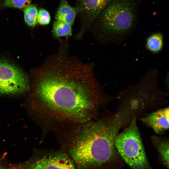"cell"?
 <instances>
[{
  "label": "cell",
  "mask_w": 169,
  "mask_h": 169,
  "mask_svg": "<svg viewBox=\"0 0 169 169\" xmlns=\"http://www.w3.org/2000/svg\"><path fill=\"white\" fill-rule=\"evenodd\" d=\"M152 141L156 148L164 164L169 166V140L157 136H151Z\"/></svg>",
  "instance_id": "30bf717a"
},
{
  "label": "cell",
  "mask_w": 169,
  "mask_h": 169,
  "mask_svg": "<svg viewBox=\"0 0 169 169\" xmlns=\"http://www.w3.org/2000/svg\"><path fill=\"white\" fill-rule=\"evenodd\" d=\"M163 46V36L160 32L154 33L146 39V49L151 53H156L160 51Z\"/></svg>",
  "instance_id": "8fae6325"
},
{
  "label": "cell",
  "mask_w": 169,
  "mask_h": 169,
  "mask_svg": "<svg viewBox=\"0 0 169 169\" xmlns=\"http://www.w3.org/2000/svg\"><path fill=\"white\" fill-rule=\"evenodd\" d=\"M32 0H0V9L8 8L21 9L30 5Z\"/></svg>",
  "instance_id": "5bb4252c"
},
{
  "label": "cell",
  "mask_w": 169,
  "mask_h": 169,
  "mask_svg": "<svg viewBox=\"0 0 169 169\" xmlns=\"http://www.w3.org/2000/svg\"><path fill=\"white\" fill-rule=\"evenodd\" d=\"M51 20L49 13L46 9L41 8L38 11L37 22L40 25H46L49 24Z\"/></svg>",
  "instance_id": "9a60e30c"
},
{
  "label": "cell",
  "mask_w": 169,
  "mask_h": 169,
  "mask_svg": "<svg viewBox=\"0 0 169 169\" xmlns=\"http://www.w3.org/2000/svg\"><path fill=\"white\" fill-rule=\"evenodd\" d=\"M52 33L56 38L70 36L72 34L71 25L64 22L55 20L53 25Z\"/></svg>",
  "instance_id": "7c38bea8"
},
{
  "label": "cell",
  "mask_w": 169,
  "mask_h": 169,
  "mask_svg": "<svg viewBox=\"0 0 169 169\" xmlns=\"http://www.w3.org/2000/svg\"><path fill=\"white\" fill-rule=\"evenodd\" d=\"M0 169H4V168L2 167H0Z\"/></svg>",
  "instance_id": "2e32d148"
},
{
  "label": "cell",
  "mask_w": 169,
  "mask_h": 169,
  "mask_svg": "<svg viewBox=\"0 0 169 169\" xmlns=\"http://www.w3.org/2000/svg\"><path fill=\"white\" fill-rule=\"evenodd\" d=\"M140 120L144 124L152 128L156 133H164L169 128V107L149 113L141 117Z\"/></svg>",
  "instance_id": "ba28073f"
},
{
  "label": "cell",
  "mask_w": 169,
  "mask_h": 169,
  "mask_svg": "<svg viewBox=\"0 0 169 169\" xmlns=\"http://www.w3.org/2000/svg\"><path fill=\"white\" fill-rule=\"evenodd\" d=\"M112 0H75V7L77 10L80 25L77 38H80L91 29L98 15Z\"/></svg>",
  "instance_id": "8992f818"
},
{
  "label": "cell",
  "mask_w": 169,
  "mask_h": 169,
  "mask_svg": "<svg viewBox=\"0 0 169 169\" xmlns=\"http://www.w3.org/2000/svg\"><path fill=\"white\" fill-rule=\"evenodd\" d=\"M89 122L84 124L70 139V154L76 163L83 167L106 164L115 155L116 126L104 117Z\"/></svg>",
  "instance_id": "7a4b0ae2"
},
{
  "label": "cell",
  "mask_w": 169,
  "mask_h": 169,
  "mask_svg": "<svg viewBox=\"0 0 169 169\" xmlns=\"http://www.w3.org/2000/svg\"><path fill=\"white\" fill-rule=\"evenodd\" d=\"M143 0H112L99 14L91 28L100 40L119 44L134 31Z\"/></svg>",
  "instance_id": "3957f363"
},
{
  "label": "cell",
  "mask_w": 169,
  "mask_h": 169,
  "mask_svg": "<svg viewBox=\"0 0 169 169\" xmlns=\"http://www.w3.org/2000/svg\"><path fill=\"white\" fill-rule=\"evenodd\" d=\"M29 79L18 66L0 57V96H19L30 91Z\"/></svg>",
  "instance_id": "5b68a950"
},
{
  "label": "cell",
  "mask_w": 169,
  "mask_h": 169,
  "mask_svg": "<svg viewBox=\"0 0 169 169\" xmlns=\"http://www.w3.org/2000/svg\"><path fill=\"white\" fill-rule=\"evenodd\" d=\"M136 117L115 137L114 146L123 159L132 169H148L149 165Z\"/></svg>",
  "instance_id": "277c9868"
},
{
  "label": "cell",
  "mask_w": 169,
  "mask_h": 169,
  "mask_svg": "<svg viewBox=\"0 0 169 169\" xmlns=\"http://www.w3.org/2000/svg\"><path fill=\"white\" fill-rule=\"evenodd\" d=\"M24 19L29 26L33 27L37 23L38 10L36 5L30 4L24 8Z\"/></svg>",
  "instance_id": "4fadbf2b"
},
{
  "label": "cell",
  "mask_w": 169,
  "mask_h": 169,
  "mask_svg": "<svg viewBox=\"0 0 169 169\" xmlns=\"http://www.w3.org/2000/svg\"><path fill=\"white\" fill-rule=\"evenodd\" d=\"M25 105L38 121L84 124L91 120L100 99L91 65L61 52L38 69Z\"/></svg>",
  "instance_id": "6da1fadb"
},
{
  "label": "cell",
  "mask_w": 169,
  "mask_h": 169,
  "mask_svg": "<svg viewBox=\"0 0 169 169\" xmlns=\"http://www.w3.org/2000/svg\"><path fill=\"white\" fill-rule=\"evenodd\" d=\"M77 14L75 7L70 5L67 0H60L54 18L55 20L64 22L72 26Z\"/></svg>",
  "instance_id": "9c48e42d"
},
{
  "label": "cell",
  "mask_w": 169,
  "mask_h": 169,
  "mask_svg": "<svg viewBox=\"0 0 169 169\" xmlns=\"http://www.w3.org/2000/svg\"><path fill=\"white\" fill-rule=\"evenodd\" d=\"M22 169H75L73 161L67 154L56 153L47 155L27 163Z\"/></svg>",
  "instance_id": "52a82bcc"
}]
</instances>
